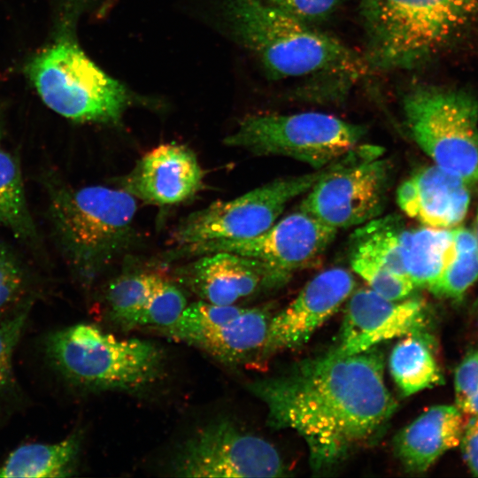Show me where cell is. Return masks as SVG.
<instances>
[{
	"mask_svg": "<svg viewBox=\"0 0 478 478\" xmlns=\"http://www.w3.org/2000/svg\"><path fill=\"white\" fill-rule=\"evenodd\" d=\"M405 228L400 217H377L352 233L350 257L364 258L395 274L408 276L405 268Z\"/></svg>",
	"mask_w": 478,
	"mask_h": 478,
	"instance_id": "obj_21",
	"label": "cell"
},
{
	"mask_svg": "<svg viewBox=\"0 0 478 478\" xmlns=\"http://www.w3.org/2000/svg\"><path fill=\"white\" fill-rule=\"evenodd\" d=\"M376 346L351 355L330 351L292 364L248 389L267 410V423L305 440L313 471L332 469L382 435L397 409Z\"/></svg>",
	"mask_w": 478,
	"mask_h": 478,
	"instance_id": "obj_1",
	"label": "cell"
},
{
	"mask_svg": "<svg viewBox=\"0 0 478 478\" xmlns=\"http://www.w3.org/2000/svg\"><path fill=\"white\" fill-rule=\"evenodd\" d=\"M271 4L314 26L326 21L336 11L341 0H266Z\"/></svg>",
	"mask_w": 478,
	"mask_h": 478,
	"instance_id": "obj_31",
	"label": "cell"
},
{
	"mask_svg": "<svg viewBox=\"0 0 478 478\" xmlns=\"http://www.w3.org/2000/svg\"><path fill=\"white\" fill-rule=\"evenodd\" d=\"M179 477H278L284 467L277 450L225 419L196 431L171 462Z\"/></svg>",
	"mask_w": 478,
	"mask_h": 478,
	"instance_id": "obj_11",
	"label": "cell"
},
{
	"mask_svg": "<svg viewBox=\"0 0 478 478\" xmlns=\"http://www.w3.org/2000/svg\"><path fill=\"white\" fill-rule=\"evenodd\" d=\"M464 428L456 405L432 406L396 436L395 451L407 471L423 473L460 443Z\"/></svg>",
	"mask_w": 478,
	"mask_h": 478,
	"instance_id": "obj_18",
	"label": "cell"
},
{
	"mask_svg": "<svg viewBox=\"0 0 478 478\" xmlns=\"http://www.w3.org/2000/svg\"><path fill=\"white\" fill-rule=\"evenodd\" d=\"M173 270L176 281L200 300L219 305H235L264 287L262 265L228 251L192 258Z\"/></svg>",
	"mask_w": 478,
	"mask_h": 478,
	"instance_id": "obj_17",
	"label": "cell"
},
{
	"mask_svg": "<svg viewBox=\"0 0 478 478\" xmlns=\"http://www.w3.org/2000/svg\"><path fill=\"white\" fill-rule=\"evenodd\" d=\"M32 305L33 299H29L10 312L0 321V403H4L16 391L12 357Z\"/></svg>",
	"mask_w": 478,
	"mask_h": 478,
	"instance_id": "obj_27",
	"label": "cell"
},
{
	"mask_svg": "<svg viewBox=\"0 0 478 478\" xmlns=\"http://www.w3.org/2000/svg\"><path fill=\"white\" fill-rule=\"evenodd\" d=\"M164 278L156 273L130 272L113 279L105 290L109 320L122 329L141 327L149 302Z\"/></svg>",
	"mask_w": 478,
	"mask_h": 478,
	"instance_id": "obj_24",
	"label": "cell"
},
{
	"mask_svg": "<svg viewBox=\"0 0 478 478\" xmlns=\"http://www.w3.org/2000/svg\"><path fill=\"white\" fill-rule=\"evenodd\" d=\"M427 332L405 335L389 357L391 375L404 396L443 383V378L433 355Z\"/></svg>",
	"mask_w": 478,
	"mask_h": 478,
	"instance_id": "obj_22",
	"label": "cell"
},
{
	"mask_svg": "<svg viewBox=\"0 0 478 478\" xmlns=\"http://www.w3.org/2000/svg\"><path fill=\"white\" fill-rule=\"evenodd\" d=\"M272 315L266 307L243 308L202 300L188 305L161 334L193 346L229 366L258 358Z\"/></svg>",
	"mask_w": 478,
	"mask_h": 478,
	"instance_id": "obj_12",
	"label": "cell"
},
{
	"mask_svg": "<svg viewBox=\"0 0 478 478\" xmlns=\"http://www.w3.org/2000/svg\"><path fill=\"white\" fill-rule=\"evenodd\" d=\"M48 204L58 245L85 286L135 244L136 198L121 189L50 181Z\"/></svg>",
	"mask_w": 478,
	"mask_h": 478,
	"instance_id": "obj_3",
	"label": "cell"
},
{
	"mask_svg": "<svg viewBox=\"0 0 478 478\" xmlns=\"http://www.w3.org/2000/svg\"><path fill=\"white\" fill-rule=\"evenodd\" d=\"M44 352L69 383L89 390H135L156 382L164 353L154 343L122 339L100 328L79 323L49 334Z\"/></svg>",
	"mask_w": 478,
	"mask_h": 478,
	"instance_id": "obj_5",
	"label": "cell"
},
{
	"mask_svg": "<svg viewBox=\"0 0 478 478\" xmlns=\"http://www.w3.org/2000/svg\"><path fill=\"white\" fill-rule=\"evenodd\" d=\"M406 127L442 169L466 183L478 181V104L467 92L417 87L404 97Z\"/></svg>",
	"mask_w": 478,
	"mask_h": 478,
	"instance_id": "obj_7",
	"label": "cell"
},
{
	"mask_svg": "<svg viewBox=\"0 0 478 478\" xmlns=\"http://www.w3.org/2000/svg\"><path fill=\"white\" fill-rule=\"evenodd\" d=\"M453 255L428 289L438 296L459 299L478 279V238L464 227L453 229Z\"/></svg>",
	"mask_w": 478,
	"mask_h": 478,
	"instance_id": "obj_26",
	"label": "cell"
},
{
	"mask_svg": "<svg viewBox=\"0 0 478 478\" xmlns=\"http://www.w3.org/2000/svg\"><path fill=\"white\" fill-rule=\"evenodd\" d=\"M477 229H478V214H477ZM478 238V237H477Z\"/></svg>",
	"mask_w": 478,
	"mask_h": 478,
	"instance_id": "obj_37",
	"label": "cell"
},
{
	"mask_svg": "<svg viewBox=\"0 0 478 478\" xmlns=\"http://www.w3.org/2000/svg\"><path fill=\"white\" fill-rule=\"evenodd\" d=\"M477 308H478V307H477ZM477 311H478V309H477Z\"/></svg>",
	"mask_w": 478,
	"mask_h": 478,
	"instance_id": "obj_39",
	"label": "cell"
},
{
	"mask_svg": "<svg viewBox=\"0 0 478 478\" xmlns=\"http://www.w3.org/2000/svg\"><path fill=\"white\" fill-rule=\"evenodd\" d=\"M397 200L399 207L405 214L415 218L417 213V188L412 177L400 184L397 191Z\"/></svg>",
	"mask_w": 478,
	"mask_h": 478,
	"instance_id": "obj_34",
	"label": "cell"
},
{
	"mask_svg": "<svg viewBox=\"0 0 478 478\" xmlns=\"http://www.w3.org/2000/svg\"><path fill=\"white\" fill-rule=\"evenodd\" d=\"M0 224L21 242L36 244L37 230L26 199L19 163L1 147Z\"/></svg>",
	"mask_w": 478,
	"mask_h": 478,
	"instance_id": "obj_25",
	"label": "cell"
},
{
	"mask_svg": "<svg viewBox=\"0 0 478 478\" xmlns=\"http://www.w3.org/2000/svg\"><path fill=\"white\" fill-rule=\"evenodd\" d=\"M344 166L339 158L314 172L281 177L231 200H218L180 220L170 241L175 246L255 237L271 227L287 204Z\"/></svg>",
	"mask_w": 478,
	"mask_h": 478,
	"instance_id": "obj_9",
	"label": "cell"
},
{
	"mask_svg": "<svg viewBox=\"0 0 478 478\" xmlns=\"http://www.w3.org/2000/svg\"><path fill=\"white\" fill-rule=\"evenodd\" d=\"M354 288L353 275L343 268H330L317 274L289 305L272 316L258 358L305 343L349 298Z\"/></svg>",
	"mask_w": 478,
	"mask_h": 478,
	"instance_id": "obj_14",
	"label": "cell"
},
{
	"mask_svg": "<svg viewBox=\"0 0 478 478\" xmlns=\"http://www.w3.org/2000/svg\"><path fill=\"white\" fill-rule=\"evenodd\" d=\"M460 411L464 413L478 416V390L466 401Z\"/></svg>",
	"mask_w": 478,
	"mask_h": 478,
	"instance_id": "obj_35",
	"label": "cell"
},
{
	"mask_svg": "<svg viewBox=\"0 0 478 478\" xmlns=\"http://www.w3.org/2000/svg\"><path fill=\"white\" fill-rule=\"evenodd\" d=\"M336 232L299 210L255 237L175 246L162 259L172 262L218 251L233 252L258 260L264 270V287L276 288L296 272L312 266L331 244Z\"/></svg>",
	"mask_w": 478,
	"mask_h": 478,
	"instance_id": "obj_10",
	"label": "cell"
},
{
	"mask_svg": "<svg viewBox=\"0 0 478 478\" xmlns=\"http://www.w3.org/2000/svg\"><path fill=\"white\" fill-rule=\"evenodd\" d=\"M30 276L12 249L0 239V313L12 311L26 301Z\"/></svg>",
	"mask_w": 478,
	"mask_h": 478,
	"instance_id": "obj_28",
	"label": "cell"
},
{
	"mask_svg": "<svg viewBox=\"0 0 478 478\" xmlns=\"http://www.w3.org/2000/svg\"><path fill=\"white\" fill-rule=\"evenodd\" d=\"M231 32L262 64L270 78H331L354 81L370 70L361 57L266 0H226Z\"/></svg>",
	"mask_w": 478,
	"mask_h": 478,
	"instance_id": "obj_2",
	"label": "cell"
},
{
	"mask_svg": "<svg viewBox=\"0 0 478 478\" xmlns=\"http://www.w3.org/2000/svg\"><path fill=\"white\" fill-rule=\"evenodd\" d=\"M204 171L187 146L160 144L145 153L126 175L120 189L136 199L156 205H173L190 199L203 187Z\"/></svg>",
	"mask_w": 478,
	"mask_h": 478,
	"instance_id": "obj_16",
	"label": "cell"
},
{
	"mask_svg": "<svg viewBox=\"0 0 478 478\" xmlns=\"http://www.w3.org/2000/svg\"><path fill=\"white\" fill-rule=\"evenodd\" d=\"M82 436L75 431L54 443H27L12 451L0 466V478H64L79 466Z\"/></svg>",
	"mask_w": 478,
	"mask_h": 478,
	"instance_id": "obj_20",
	"label": "cell"
},
{
	"mask_svg": "<svg viewBox=\"0 0 478 478\" xmlns=\"http://www.w3.org/2000/svg\"><path fill=\"white\" fill-rule=\"evenodd\" d=\"M460 443L467 466L478 476V425L474 418L465 426Z\"/></svg>",
	"mask_w": 478,
	"mask_h": 478,
	"instance_id": "obj_33",
	"label": "cell"
},
{
	"mask_svg": "<svg viewBox=\"0 0 478 478\" xmlns=\"http://www.w3.org/2000/svg\"><path fill=\"white\" fill-rule=\"evenodd\" d=\"M337 344V355H351L398 336L426 332L427 312L419 299L393 301L372 289H358L349 297Z\"/></svg>",
	"mask_w": 478,
	"mask_h": 478,
	"instance_id": "obj_15",
	"label": "cell"
},
{
	"mask_svg": "<svg viewBox=\"0 0 478 478\" xmlns=\"http://www.w3.org/2000/svg\"><path fill=\"white\" fill-rule=\"evenodd\" d=\"M362 125L322 112L251 116L223 140L257 156H281L322 168L358 146Z\"/></svg>",
	"mask_w": 478,
	"mask_h": 478,
	"instance_id": "obj_8",
	"label": "cell"
},
{
	"mask_svg": "<svg viewBox=\"0 0 478 478\" xmlns=\"http://www.w3.org/2000/svg\"><path fill=\"white\" fill-rule=\"evenodd\" d=\"M455 402L460 410L466 401L478 390V351L468 353L455 371Z\"/></svg>",
	"mask_w": 478,
	"mask_h": 478,
	"instance_id": "obj_32",
	"label": "cell"
},
{
	"mask_svg": "<svg viewBox=\"0 0 478 478\" xmlns=\"http://www.w3.org/2000/svg\"><path fill=\"white\" fill-rule=\"evenodd\" d=\"M364 58L380 71L409 69L478 19V0H361Z\"/></svg>",
	"mask_w": 478,
	"mask_h": 478,
	"instance_id": "obj_4",
	"label": "cell"
},
{
	"mask_svg": "<svg viewBox=\"0 0 478 478\" xmlns=\"http://www.w3.org/2000/svg\"><path fill=\"white\" fill-rule=\"evenodd\" d=\"M352 270L379 296L393 301L405 299L414 289L408 276L395 274L369 259L350 257Z\"/></svg>",
	"mask_w": 478,
	"mask_h": 478,
	"instance_id": "obj_30",
	"label": "cell"
},
{
	"mask_svg": "<svg viewBox=\"0 0 478 478\" xmlns=\"http://www.w3.org/2000/svg\"><path fill=\"white\" fill-rule=\"evenodd\" d=\"M382 149L327 175L306 192L299 210L333 228L358 227L381 215L390 180Z\"/></svg>",
	"mask_w": 478,
	"mask_h": 478,
	"instance_id": "obj_13",
	"label": "cell"
},
{
	"mask_svg": "<svg viewBox=\"0 0 478 478\" xmlns=\"http://www.w3.org/2000/svg\"><path fill=\"white\" fill-rule=\"evenodd\" d=\"M406 274L415 287L429 289L454 252L453 229H407L405 243Z\"/></svg>",
	"mask_w": 478,
	"mask_h": 478,
	"instance_id": "obj_23",
	"label": "cell"
},
{
	"mask_svg": "<svg viewBox=\"0 0 478 478\" xmlns=\"http://www.w3.org/2000/svg\"><path fill=\"white\" fill-rule=\"evenodd\" d=\"M188 305L181 289L164 279L151 297L140 328L163 329L177 321Z\"/></svg>",
	"mask_w": 478,
	"mask_h": 478,
	"instance_id": "obj_29",
	"label": "cell"
},
{
	"mask_svg": "<svg viewBox=\"0 0 478 478\" xmlns=\"http://www.w3.org/2000/svg\"><path fill=\"white\" fill-rule=\"evenodd\" d=\"M473 418H474V420H475V422H476L477 425H478V416H474Z\"/></svg>",
	"mask_w": 478,
	"mask_h": 478,
	"instance_id": "obj_36",
	"label": "cell"
},
{
	"mask_svg": "<svg viewBox=\"0 0 478 478\" xmlns=\"http://www.w3.org/2000/svg\"><path fill=\"white\" fill-rule=\"evenodd\" d=\"M27 74L43 104L73 121L117 125L134 103L130 91L97 66L70 33L36 53Z\"/></svg>",
	"mask_w": 478,
	"mask_h": 478,
	"instance_id": "obj_6",
	"label": "cell"
},
{
	"mask_svg": "<svg viewBox=\"0 0 478 478\" xmlns=\"http://www.w3.org/2000/svg\"><path fill=\"white\" fill-rule=\"evenodd\" d=\"M412 177L417 188L415 219L437 228H448L463 220L470 195L461 178L436 165L422 168Z\"/></svg>",
	"mask_w": 478,
	"mask_h": 478,
	"instance_id": "obj_19",
	"label": "cell"
},
{
	"mask_svg": "<svg viewBox=\"0 0 478 478\" xmlns=\"http://www.w3.org/2000/svg\"><path fill=\"white\" fill-rule=\"evenodd\" d=\"M0 141H1V131H0Z\"/></svg>",
	"mask_w": 478,
	"mask_h": 478,
	"instance_id": "obj_38",
	"label": "cell"
}]
</instances>
